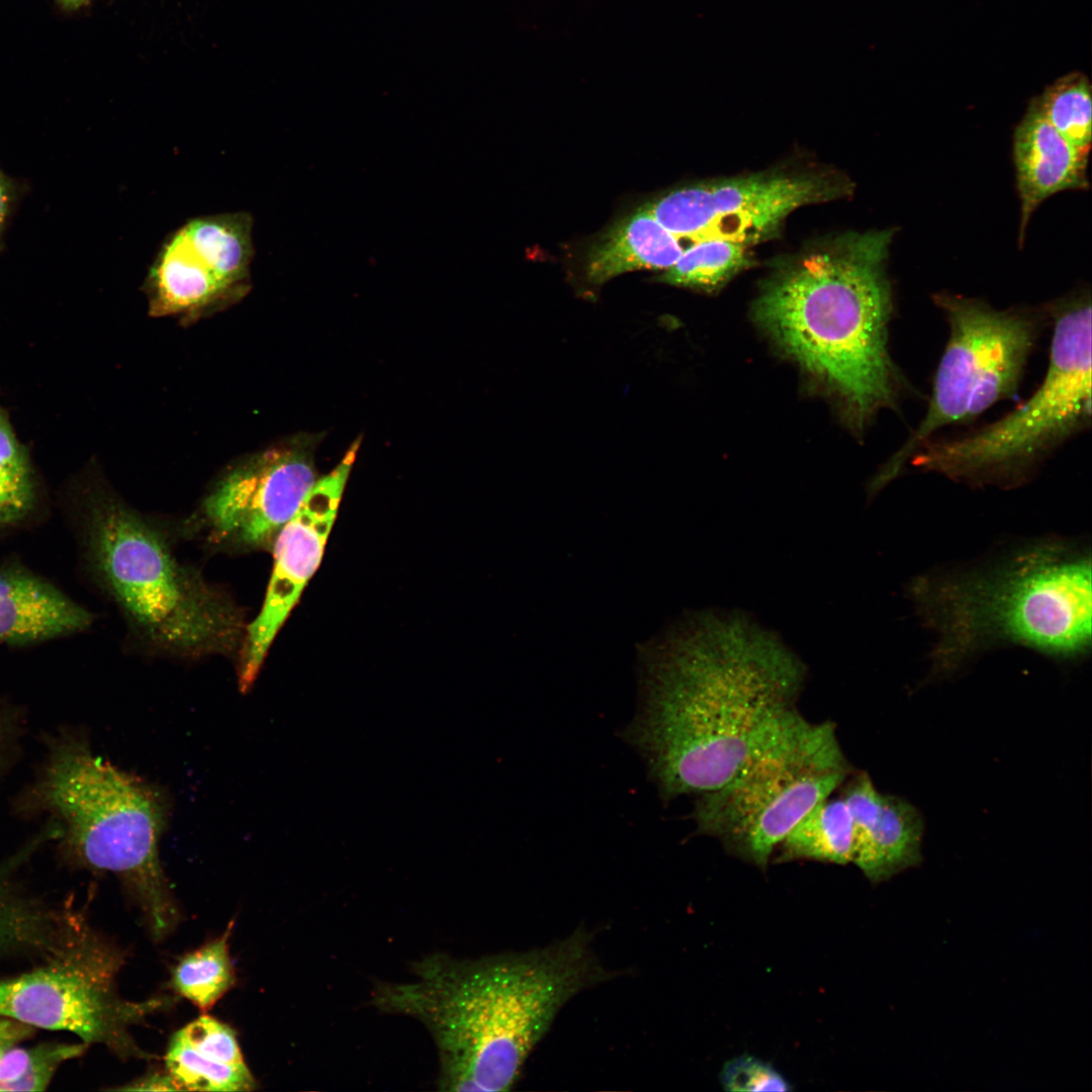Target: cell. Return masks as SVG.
Segmentation results:
<instances>
[{"label":"cell","instance_id":"cell-1","mask_svg":"<svg viewBox=\"0 0 1092 1092\" xmlns=\"http://www.w3.org/2000/svg\"><path fill=\"white\" fill-rule=\"evenodd\" d=\"M415 979L380 983L372 1004L412 1017L429 1031L442 1091H508L562 1008L610 980L580 926L525 951L461 960L432 953L413 964Z\"/></svg>","mask_w":1092,"mask_h":1092},{"label":"cell","instance_id":"cell-2","mask_svg":"<svg viewBox=\"0 0 1092 1092\" xmlns=\"http://www.w3.org/2000/svg\"><path fill=\"white\" fill-rule=\"evenodd\" d=\"M717 639L648 669L621 732L664 802L723 785L803 687V664L786 649Z\"/></svg>","mask_w":1092,"mask_h":1092},{"label":"cell","instance_id":"cell-3","mask_svg":"<svg viewBox=\"0 0 1092 1092\" xmlns=\"http://www.w3.org/2000/svg\"><path fill=\"white\" fill-rule=\"evenodd\" d=\"M893 237L887 229L823 243L776 274L755 305L761 326L840 395L859 429L909 390L888 348Z\"/></svg>","mask_w":1092,"mask_h":1092},{"label":"cell","instance_id":"cell-4","mask_svg":"<svg viewBox=\"0 0 1092 1092\" xmlns=\"http://www.w3.org/2000/svg\"><path fill=\"white\" fill-rule=\"evenodd\" d=\"M1091 556L1060 540L1024 545L993 561L916 578L910 593L936 633L937 673L974 655L1018 645L1058 659L1091 646Z\"/></svg>","mask_w":1092,"mask_h":1092},{"label":"cell","instance_id":"cell-5","mask_svg":"<svg viewBox=\"0 0 1092 1092\" xmlns=\"http://www.w3.org/2000/svg\"><path fill=\"white\" fill-rule=\"evenodd\" d=\"M37 795L63 825L73 861L115 875L151 936L169 935L180 912L159 854L170 812L161 788L103 760L85 742L65 738L50 753Z\"/></svg>","mask_w":1092,"mask_h":1092},{"label":"cell","instance_id":"cell-6","mask_svg":"<svg viewBox=\"0 0 1092 1092\" xmlns=\"http://www.w3.org/2000/svg\"><path fill=\"white\" fill-rule=\"evenodd\" d=\"M77 510L71 519L90 571L150 640L189 654L234 646L237 611L177 561L157 529L104 493Z\"/></svg>","mask_w":1092,"mask_h":1092},{"label":"cell","instance_id":"cell-7","mask_svg":"<svg viewBox=\"0 0 1092 1092\" xmlns=\"http://www.w3.org/2000/svg\"><path fill=\"white\" fill-rule=\"evenodd\" d=\"M1046 373L1036 390L1002 418L952 439L924 442L908 463L956 481L1018 485L1062 445L1091 426V298L1050 302Z\"/></svg>","mask_w":1092,"mask_h":1092},{"label":"cell","instance_id":"cell-8","mask_svg":"<svg viewBox=\"0 0 1092 1092\" xmlns=\"http://www.w3.org/2000/svg\"><path fill=\"white\" fill-rule=\"evenodd\" d=\"M831 721L785 713L720 787L697 795L693 818L708 835L760 869L791 828L852 775Z\"/></svg>","mask_w":1092,"mask_h":1092},{"label":"cell","instance_id":"cell-9","mask_svg":"<svg viewBox=\"0 0 1092 1092\" xmlns=\"http://www.w3.org/2000/svg\"><path fill=\"white\" fill-rule=\"evenodd\" d=\"M948 325L926 413L886 462L872 486L896 478L915 451L940 429L976 419L1013 397L1048 322L1045 308L997 309L979 298L948 292L932 296Z\"/></svg>","mask_w":1092,"mask_h":1092},{"label":"cell","instance_id":"cell-10","mask_svg":"<svg viewBox=\"0 0 1092 1092\" xmlns=\"http://www.w3.org/2000/svg\"><path fill=\"white\" fill-rule=\"evenodd\" d=\"M123 964L120 948L99 935L74 957L0 980V1016L33 1028L71 1032L123 1060L152 1058L129 1030L169 1001L123 999L116 986Z\"/></svg>","mask_w":1092,"mask_h":1092},{"label":"cell","instance_id":"cell-11","mask_svg":"<svg viewBox=\"0 0 1092 1092\" xmlns=\"http://www.w3.org/2000/svg\"><path fill=\"white\" fill-rule=\"evenodd\" d=\"M254 217L228 211L191 217L165 237L144 283L155 316L197 315L251 287Z\"/></svg>","mask_w":1092,"mask_h":1092},{"label":"cell","instance_id":"cell-12","mask_svg":"<svg viewBox=\"0 0 1092 1092\" xmlns=\"http://www.w3.org/2000/svg\"><path fill=\"white\" fill-rule=\"evenodd\" d=\"M847 186L811 174H759L680 187L645 207L679 241L748 245L775 232L796 208L834 199Z\"/></svg>","mask_w":1092,"mask_h":1092},{"label":"cell","instance_id":"cell-13","mask_svg":"<svg viewBox=\"0 0 1092 1092\" xmlns=\"http://www.w3.org/2000/svg\"><path fill=\"white\" fill-rule=\"evenodd\" d=\"M320 435H299L230 470L204 500L217 539L246 547L272 544L317 481Z\"/></svg>","mask_w":1092,"mask_h":1092},{"label":"cell","instance_id":"cell-14","mask_svg":"<svg viewBox=\"0 0 1092 1092\" xmlns=\"http://www.w3.org/2000/svg\"><path fill=\"white\" fill-rule=\"evenodd\" d=\"M356 440L329 474L317 479L296 514L280 530L274 567L262 609L247 629L239 664V685L255 681L272 641L317 569L360 445Z\"/></svg>","mask_w":1092,"mask_h":1092},{"label":"cell","instance_id":"cell-15","mask_svg":"<svg viewBox=\"0 0 1092 1092\" xmlns=\"http://www.w3.org/2000/svg\"><path fill=\"white\" fill-rule=\"evenodd\" d=\"M845 781L841 797L852 820V858L873 884L922 861L923 819L905 800L882 794L866 771Z\"/></svg>","mask_w":1092,"mask_h":1092},{"label":"cell","instance_id":"cell-16","mask_svg":"<svg viewBox=\"0 0 1092 1092\" xmlns=\"http://www.w3.org/2000/svg\"><path fill=\"white\" fill-rule=\"evenodd\" d=\"M92 614L22 563L0 566V643L24 647L86 630Z\"/></svg>","mask_w":1092,"mask_h":1092},{"label":"cell","instance_id":"cell-17","mask_svg":"<svg viewBox=\"0 0 1092 1092\" xmlns=\"http://www.w3.org/2000/svg\"><path fill=\"white\" fill-rule=\"evenodd\" d=\"M1088 156L1089 153L1063 138L1043 117L1035 101H1031L1013 139L1020 201V245L1030 217L1040 203L1061 191L1088 188Z\"/></svg>","mask_w":1092,"mask_h":1092},{"label":"cell","instance_id":"cell-18","mask_svg":"<svg viewBox=\"0 0 1092 1092\" xmlns=\"http://www.w3.org/2000/svg\"><path fill=\"white\" fill-rule=\"evenodd\" d=\"M93 927L71 906H48L16 889L0 870V958L35 954L44 962L78 953Z\"/></svg>","mask_w":1092,"mask_h":1092},{"label":"cell","instance_id":"cell-19","mask_svg":"<svg viewBox=\"0 0 1092 1092\" xmlns=\"http://www.w3.org/2000/svg\"><path fill=\"white\" fill-rule=\"evenodd\" d=\"M680 241L643 205L616 222L589 249L585 275L603 284L622 273L667 270L684 252Z\"/></svg>","mask_w":1092,"mask_h":1092},{"label":"cell","instance_id":"cell-20","mask_svg":"<svg viewBox=\"0 0 1092 1092\" xmlns=\"http://www.w3.org/2000/svg\"><path fill=\"white\" fill-rule=\"evenodd\" d=\"M772 857L776 862H851L852 820L841 795L822 800L806 813L781 840Z\"/></svg>","mask_w":1092,"mask_h":1092},{"label":"cell","instance_id":"cell-21","mask_svg":"<svg viewBox=\"0 0 1092 1092\" xmlns=\"http://www.w3.org/2000/svg\"><path fill=\"white\" fill-rule=\"evenodd\" d=\"M38 502L28 454L0 405V534L29 526L36 519Z\"/></svg>","mask_w":1092,"mask_h":1092},{"label":"cell","instance_id":"cell-22","mask_svg":"<svg viewBox=\"0 0 1092 1092\" xmlns=\"http://www.w3.org/2000/svg\"><path fill=\"white\" fill-rule=\"evenodd\" d=\"M231 931L232 924L219 937L183 956L173 969V989L203 1012L236 983L229 946Z\"/></svg>","mask_w":1092,"mask_h":1092},{"label":"cell","instance_id":"cell-23","mask_svg":"<svg viewBox=\"0 0 1092 1092\" xmlns=\"http://www.w3.org/2000/svg\"><path fill=\"white\" fill-rule=\"evenodd\" d=\"M1052 126L1077 149L1090 153L1092 103L1088 79L1081 73L1067 74L1033 99Z\"/></svg>","mask_w":1092,"mask_h":1092},{"label":"cell","instance_id":"cell-24","mask_svg":"<svg viewBox=\"0 0 1092 1092\" xmlns=\"http://www.w3.org/2000/svg\"><path fill=\"white\" fill-rule=\"evenodd\" d=\"M747 244L708 239L684 250L661 281L689 287H712L723 283L748 264Z\"/></svg>","mask_w":1092,"mask_h":1092},{"label":"cell","instance_id":"cell-25","mask_svg":"<svg viewBox=\"0 0 1092 1092\" xmlns=\"http://www.w3.org/2000/svg\"><path fill=\"white\" fill-rule=\"evenodd\" d=\"M20 1044L0 1059V1091H43L63 1064L81 1057L89 1046L83 1041Z\"/></svg>","mask_w":1092,"mask_h":1092},{"label":"cell","instance_id":"cell-26","mask_svg":"<svg viewBox=\"0 0 1092 1092\" xmlns=\"http://www.w3.org/2000/svg\"><path fill=\"white\" fill-rule=\"evenodd\" d=\"M165 1065L179 1091H252L257 1088L248 1066H223L205 1061L176 1032L169 1041Z\"/></svg>","mask_w":1092,"mask_h":1092},{"label":"cell","instance_id":"cell-27","mask_svg":"<svg viewBox=\"0 0 1092 1092\" xmlns=\"http://www.w3.org/2000/svg\"><path fill=\"white\" fill-rule=\"evenodd\" d=\"M176 1033L205 1061L224 1066H247L234 1029L212 1016L201 1015Z\"/></svg>","mask_w":1092,"mask_h":1092},{"label":"cell","instance_id":"cell-28","mask_svg":"<svg viewBox=\"0 0 1092 1092\" xmlns=\"http://www.w3.org/2000/svg\"><path fill=\"white\" fill-rule=\"evenodd\" d=\"M726 1091H790V1082L769 1063L741 1055L727 1061L720 1072Z\"/></svg>","mask_w":1092,"mask_h":1092},{"label":"cell","instance_id":"cell-29","mask_svg":"<svg viewBox=\"0 0 1092 1092\" xmlns=\"http://www.w3.org/2000/svg\"><path fill=\"white\" fill-rule=\"evenodd\" d=\"M34 1030L22 1022L0 1016V1059L10 1048L30 1038Z\"/></svg>","mask_w":1092,"mask_h":1092},{"label":"cell","instance_id":"cell-30","mask_svg":"<svg viewBox=\"0 0 1092 1092\" xmlns=\"http://www.w3.org/2000/svg\"><path fill=\"white\" fill-rule=\"evenodd\" d=\"M126 1091H179L170 1074L166 1072H152L126 1086L116 1088Z\"/></svg>","mask_w":1092,"mask_h":1092},{"label":"cell","instance_id":"cell-31","mask_svg":"<svg viewBox=\"0 0 1092 1092\" xmlns=\"http://www.w3.org/2000/svg\"><path fill=\"white\" fill-rule=\"evenodd\" d=\"M11 194V187L6 178L0 172V230L4 224L9 210Z\"/></svg>","mask_w":1092,"mask_h":1092},{"label":"cell","instance_id":"cell-32","mask_svg":"<svg viewBox=\"0 0 1092 1092\" xmlns=\"http://www.w3.org/2000/svg\"><path fill=\"white\" fill-rule=\"evenodd\" d=\"M63 6L67 8H78L88 0H58Z\"/></svg>","mask_w":1092,"mask_h":1092},{"label":"cell","instance_id":"cell-33","mask_svg":"<svg viewBox=\"0 0 1092 1092\" xmlns=\"http://www.w3.org/2000/svg\"><path fill=\"white\" fill-rule=\"evenodd\" d=\"M3 741H4V726H3V724H2V722L0 720V752H1Z\"/></svg>","mask_w":1092,"mask_h":1092}]
</instances>
